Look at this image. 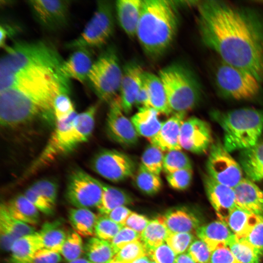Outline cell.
Listing matches in <instances>:
<instances>
[{
	"label": "cell",
	"mask_w": 263,
	"mask_h": 263,
	"mask_svg": "<svg viewBox=\"0 0 263 263\" xmlns=\"http://www.w3.org/2000/svg\"><path fill=\"white\" fill-rule=\"evenodd\" d=\"M197 7L202 42L222 61L263 82V17L253 9L225 1H200Z\"/></svg>",
	"instance_id": "6da1fadb"
},
{
	"label": "cell",
	"mask_w": 263,
	"mask_h": 263,
	"mask_svg": "<svg viewBox=\"0 0 263 263\" xmlns=\"http://www.w3.org/2000/svg\"><path fill=\"white\" fill-rule=\"evenodd\" d=\"M179 23V14L175 2L143 0L136 37L149 56L158 57L173 42Z\"/></svg>",
	"instance_id": "7a4b0ae2"
},
{
	"label": "cell",
	"mask_w": 263,
	"mask_h": 263,
	"mask_svg": "<svg viewBox=\"0 0 263 263\" xmlns=\"http://www.w3.org/2000/svg\"><path fill=\"white\" fill-rule=\"evenodd\" d=\"M96 111L97 105H94L81 113L75 112L68 118L56 121L54 131L46 146L29 168L25 175L35 172L87 141L94 130Z\"/></svg>",
	"instance_id": "3957f363"
},
{
	"label": "cell",
	"mask_w": 263,
	"mask_h": 263,
	"mask_svg": "<svg viewBox=\"0 0 263 263\" xmlns=\"http://www.w3.org/2000/svg\"><path fill=\"white\" fill-rule=\"evenodd\" d=\"M213 120L223 131V145L228 152L244 150L255 145L263 131V111L243 108L227 112L214 110Z\"/></svg>",
	"instance_id": "277c9868"
},
{
	"label": "cell",
	"mask_w": 263,
	"mask_h": 263,
	"mask_svg": "<svg viewBox=\"0 0 263 263\" xmlns=\"http://www.w3.org/2000/svg\"><path fill=\"white\" fill-rule=\"evenodd\" d=\"M0 61V75L37 68L61 69L64 60L47 41H19L6 46Z\"/></svg>",
	"instance_id": "5b68a950"
},
{
	"label": "cell",
	"mask_w": 263,
	"mask_h": 263,
	"mask_svg": "<svg viewBox=\"0 0 263 263\" xmlns=\"http://www.w3.org/2000/svg\"><path fill=\"white\" fill-rule=\"evenodd\" d=\"M161 79L172 113H183L193 109L201 97L199 83L191 71L179 64H172L161 69Z\"/></svg>",
	"instance_id": "8992f818"
},
{
	"label": "cell",
	"mask_w": 263,
	"mask_h": 263,
	"mask_svg": "<svg viewBox=\"0 0 263 263\" xmlns=\"http://www.w3.org/2000/svg\"><path fill=\"white\" fill-rule=\"evenodd\" d=\"M122 76L116 52L110 47L94 61L87 81L101 101L110 103L119 92Z\"/></svg>",
	"instance_id": "52a82bcc"
},
{
	"label": "cell",
	"mask_w": 263,
	"mask_h": 263,
	"mask_svg": "<svg viewBox=\"0 0 263 263\" xmlns=\"http://www.w3.org/2000/svg\"><path fill=\"white\" fill-rule=\"evenodd\" d=\"M214 79L219 92L233 99L250 100L260 92L261 83L255 76L222 60L215 70Z\"/></svg>",
	"instance_id": "ba28073f"
},
{
	"label": "cell",
	"mask_w": 263,
	"mask_h": 263,
	"mask_svg": "<svg viewBox=\"0 0 263 263\" xmlns=\"http://www.w3.org/2000/svg\"><path fill=\"white\" fill-rule=\"evenodd\" d=\"M114 28L112 4L107 0L98 1L94 13L81 34L65 45L66 48L91 49L105 44L113 34Z\"/></svg>",
	"instance_id": "9c48e42d"
},
{
	"label": "cell",
	"mask_w": 263,
	"mask_h": 263,
	"mask_svg": "<svg viewBox=\"0 0 263 263\" xmlns=\"http://www.w3.org/2000/svg\"><path fill=\"white\" fill-rule=\"evenodd\" d=\"M103 194L102 182L81 169L70 175L66 187L67 200L76 208L97 207Z\"/></svg>",
	"instance_id": "30bf717a"
},
{
	"label": "cell",
	"mask_w": 263,
	"mask_h": 263,
	"mask_svg": "<svg viewBox=\"0 0 263 263\" xmlns=\"http://www.w3.org/2000/svg\"><path fill=\"white\" fill-rule=\"evenodd\" d=\"M206 167L209 176L233 188L244 178L240 164L219 141L213 143L209 149Z\"/></svg>",
	"instance_id": "8fae6325"
},
{
	"label": "cell",
	"mask_w": 263,
	"mask_h": 263,
	"mask_svg": "<svg viewBox=\"0 0 263 263\" xmlns=\"http://www.w3.org/2000/svg\"><path fill=\"white\" fill-rule=\"evenodd\" d=\"M91 167L97 174L113 182L124 181L136 171L133 160L114 150H104L97 153L92 160Z\"/></svg>",
	"instance_id": "7c38bea8"
},
{
	"label": "cell",
	"mask_w": 263,
	"mask_h": 263,
	"mask_svg": "<svg viewBox=\"0 0 263 263\" xmlns=\"http://www.w3.org/2000/svg\"><path fill=\"white\" fill-rule=\"evenodd\" d=\"M27 3L35 19L44 29L55 31L66 25L70 1L34 0Z\"/></svg>",
	"instance_id": "4fadbf2b"
},
{
	"label": "cell",
	"mask_w": 263,
	"mask_h": 263,
	"mask_svg": "<svg viewBox=\"0 0 263 263\" xmlns=\"http://www.w3.org/2000/svg\"><path fill=\"white\" fill-rule=\"evenodd\" d=\"M123 110L119 95L110 103L107 116L106 127L110 137L125 146L137 143L139 134L131 120L127 118Z\"/></svg>",
	"instance_id": "5bb4252c"
},
{
	"label": "cell",
	"mask_w": 263,
	"mask_h": 263,
	"mask_svg": "<svg viewBox=\"0 0 263 263\" xmlns=\"http://www.w3.org/2000/svg\"><path fill=\"white\" fill-rule=\"evenodd\" d=\"M179 143L182 149L191 152L198 154L206 153L213 144L209 124L196 117L185 120L181 128Z\"/></svg>",
	"instance_id": "9a60e30c"
},
{
	"label": "cell",
	"mask_w": 263,
	"mask_h": 263,
	"mask_svg": "<svg viewBox=\"0 0 263 263\" xmlns=\"http://www.w3.org/2000/svg\"><path fill=\"white\" fill-rule=\"evenodd\" d=\"M207 197L219 220L225 223L232 210L236 207L234 188L223 185L207 174L204 177Z\"/></svg>",
	"instance_id": "2e32d148"
},
{
	"label": "cell",
	"mask_w": 263,
	"mask_h": 263,
	"mask_svg": "<svg viewBox=\"0 0 263 263\" xmlns=\"http://www.w3.org/2000/svg\"><path fill=\"white\" fill-rule=\"evenodd\" d=\"M144 72L135 62H129L122 69L119 95L125 114L129 113L135 104L137 94L143 82Z\"/></svg>",
	"instance_id": "e0dca14e"
},
{
	"label": "cell",
	"mask_w": 263,
	"mask_h": 263,
	"mask_svg": "<svg viewBox=\"0 0 263 263\" xmlns=\"http://www.w3.org/2000/svg\"><path fill=\"white\" fill-rule=\"evenodd\" d=\"M185 116L186 113H174L163 122L158 132L149 140L151 145L158 148L162 151L181 150L179 136Z\"/></svg>",
	"instance_id": "ac0fdd59"
},
{
	"label": "cell",
	"mask_w": 263,
	"mask_h": 263,
	"mask_svg": "<svg viewBox=\"0 0 263 263\" xmlns=\"http://www.w3.org/2000/svg\"><path fill=\"white\" fill-rule=\"evenodd\" d=\"M234 190L237 207L251 213L263 215V190L254 182L243 178Z\"/></svg>",
	"instance_id": "d6986e66"
},
{
	"label": "cell",
	"mask_w": 263,
	"mask_h": 263,
	"mask_svg": "<svg viewBox=\"0 0 263 263\" xmlns=\"http://www.w3.org/2000/svg\"><path fill=\"white\" fill-rule=\"evenodd\" d=\"M61 68L63 75L68 79H74L81 83L87 81L94 63L90 49L80 48L74 50Z\"/></svg>",
	"instance_id": "ffe728a7"
},
{
	"label": "cell",
	"mask_w": 263,
	"mask_h": 263,
	"mask_svg": "<svg viewBox=\"0 0 263 263\" xmlns=\"http://www.w3.org/2000/svg\"><path fill=\"white\" fill-rule=\"evenodd\" d=\"M196 233L211 251L228 246L235 239L227 225L219 220L200 226Z\"/></svg>",
	"instance_id": "44dd1931"
},
{
	"label": "cell",
	"mask_w": 263,
	"mask_h": 263,
	"mask_svg": "<svg viewBox=\"0 0 263 263\" xmlns=\"http://www.w3.org/2000/svg\"><path fill=\"white\" fill-rule=\"evenodd\" d=\"M143 0H119L115 11L120 27L130 37H136Z\"/></svg>",
	"instance_id": "7402d4cb"
},
{
	"label": "cell",
	"mask_w": 263,
	"mask_h": 263,
	"mask_svg": "<svg viewBox=\"0 0 263 263\" xmlns=\"http://www.w3.org/2000/svg\"><path fill=\"white\" fill-rule=\"evenodd\" d=\"M170 233L196 232L200 226L197 218L187 209L177 208L159 217Z\"/></svg>",
	"instance_id": "603a6c76"
},
{
	"label": "cell",
	"mask_w": 263,
	"mask_h": 263,
	"mask_svg": "<svg viewBox=\"0 0 263 263\" xmlns=\"http://www.w3.org/2000/svg\"><path fill=\"white\" fill-rule=\"evenodd\" d=\"M239 164L247 178L255 182L263 179V141L243 150Z\"/></svg>",
	"instance_id": "cb8c5ba5"
},
{
	"label": "cell",
	"mask_w": 263,
	"mask_h": 263,
	"mask_svg": "<svg viewBox=\"0 0 263 263\" xmlns=\"http://www.w3.org/2000/svg\"><path fill=\"white\" fill-rule=\"evenodd\" d=\"M143 82L148 92L150 107L156 110L160 114L168 116L172 113L164 87L159 76L145 71Z\"/></svg>",
	"instance_id": "d4e9b609"
},
{
	"label": "cell",
	"mask_w": 263,
	"mask_h": 263,
	"mask_svg": "<svg viewBox=\"0 0 263 263\" xmlns=\"http://www.w3.org/2000/svg\"><path fill=\"white\" fill-rule=\"evenodd\" d=\"M159 114L151 107L139 108L131 119L139 135L149 140L158 132L163 123L159 119Z\"/></svg>",
	"instance_id": "484cf974"
},
{
	"label": "cell",
	"mask_w": 263,
	"mask_h": 263,
	"mask_svg": "<svg viewBox=\"0 0 263 263\" xmlns=\"http://www.w3.org/2000/svg\"><path fill=\"white\" fill-rule=\"evenodd\" d=\"M261 216L236 206L229 214L225 224L237 240L244 239L260 221Z\"/></svg>",
	"instance_id": "4316f807"
},
{
	"label": "cell",
	"mask_w": 263,
	"mask_h": 263,
	"mask_svg": "<svg viewBox=\"0 0 263 263\" xmlns=\"http://www.w3.org/2000/svg\"><path fill=\"white\" fill-rule=\"evenodd\" d=\"M42 246L37 232L17 240L10 251L9 263H31L35 253Z\"/></svg>",
	"instance_id": "83f0119b"
},
{
	"label": "cell",
	"mask_w": 263,
	"mask_h": 263,
	"mask_svg": "<svg viewBox=\"0 0 263 263\" xmlns=\"http://www.w3.org/2000/svg\"><path fill=\"white\" fill-rule=\"evenodd\" d=\"M4 205L15 218L30 225L38 223L39 211L24 195H19Z\"/></svg>",
	"instance_id": "f1b7e54d"
},
{
	"label": "cell",
	"mask_w": 263,
	"mask_h": 263,
	"mask_svg": "<svg viewBox=\"0 0 263 263\" xmlns=\"http://www.w3.org/2000/svg\"><path fill=\"white\" fill-rule=\"evenodd\" d=\"M103 194L96 207L101 215H107L114 208L132 203V197L120 188L102 183Z\"/></svg>",
	"instance_id": "f546056e"
},
{
	"label": "cell",
	"mask_w": 263,
	"mask_h": 263,
	"mask_svg": "<svg viewBox=\"0 0 263 263\" xmlns=\"http://www.w3.org/2000/svg\"><path fill=\"white\" fill-rule=\"evenodd\" d=\"M37 233L42 248L58 252H60L67 236L62 228L61 223L58 220L45 223Z\"/></svg>",
	"instance_id": "4dcf8cb0"
},
{
	"label": "cell",
	"mask_w": 263,
	"mask_h": 263,
	"mask_svg": "<svg viewBox=\"0 0 263 263\" xmlns=\"http://www.w3.org/2000/svg\"><path fill=\"white\" fill-rule=\"evenodd\" d=\"M68 218L75 231L81 237H90L94 234L98 216L88 208H72Z\"/></svg>",
	"instance_id": "1f68e13d"
},
{
	"label": "cell",
	"mask_w": 263,
	"mask_h": 263,
	"mask_svg": "<svg viewBox=\"0 0 263 263\" xmlns=\"http://www.w3.org/2000/svg\"><path fill=\"white\" fill-rule=\"evenodd\" d=\"M84 250L88 260L93 263H106L116 254L110 242L97 237L89 239Z\"/></svg>",
	"instance_id": "d6a6232c"
},
{
	"label": "cell",
	"mask_w": 263,
	"mask_h": 263,
	"mask_svg": "<svg viewBox=\"0 0 263 263\" xmlns=\"http://www.w3.org/2000/svg\"><path fill=\"white\" fill-rule=\"evenodd\" d=\"M170 232L158 217L150 221L141 234V240L145 245L148 254L149 251L164 243Z\"/></svg>",
	"instance_id": "836d02e7"
},
{
	"label": "cell",
	"mask_w": 263,
	"mask_h": 263,
	"mask_svg": "<svg viewBox=\"0 0 263 263\" xmlns=\"http://www.w3.org/2000/svg\"><path fill=\"white\" fill-rule=\"evenodd\" d=\"M135 183L140 190L148 195L155 194L162 187L159 175L148 170L141 164L136 171Z\"/></svg>",
	"instance_id": "e575fe53"
},
{
	"label": "cell",
	"mask_w": 263,
	"mask_h": 263,
	"mask_svg": "<svg viewBox=\"0 0 263 263\" xmlns=\"http://www.w3.org/2000/svg\"><path fill=\"white\" fill-rule=\"evenodd\" d=\"M241 263H260L261 252L245 239H235L228 246Z\"/></svg>",
	"instance_id": "d590c367"
},
{
	"label": "cell",
	"mask_w": 263,
	"mask_h": 263,
	"mask_svg": "<svg viewBox=\"0 0 263 263\" xmlns=\"http://www.w3.org/2000/svg\"><path fill=\"white\" fill-rule=\"evenodd\" d=\"M0 225L9 230L18 238L36 232L33 226L11 216L7 211L4 204H1L0 207Z\"/></svg>",
	"instance_id": "8d00e7d4"
},
{
	"label": "cell",
	"mask_w": 263,
	"mask_h": 263,
	"mask_svg": "<svg viewBox=\"0 0 263 263\" xmlns=\"http://www.w3.org/2000/svg\"><path fill=\"white\" fill-rule=\"evenodd\" d=\"M183 169H192L188 155L181 150L167 152L164 155L163 170L167 174Z\"/></svg>",
	"instance_id": "74e56055"
},
{
	"label": "cell",
	"mask_w": 263,
	"mask_h": 263,
	"mask_svg": "<svg viewBox=\"0 0 263 263\" xmlns=\"http://www.w3.org/2000/svg\"><path fill=\"white\" fill-rule=\"evenodd\" d=\"M163 152L158 148L150 145L143 152L141 164L150 172L160 175L163 168Z\"/></svg>",
	"instance_id": "f35d334b"
},
{
	"label": "cell",
	"mask_w": 263,
	"mask_h": 263,
	"mask_svg": "<svg viewBox=\"0 0 263 263\" xmlns=\"http://www.w3.org/2000/svg\"><path fill=\"white\" fill-rule=\"evenodd\" d=\"M84 250L81 237L76 232L67 234L60 254L68 262L80 258Z\"/></svg>",
	"instance_id": "ab89813d"
},
{
	"label": "cell",
	"mask_w": 263,
	"mask_h": 263,
	"mask_svg": "<svg viewBox=\"0 0 263 263\" xmlns=\"http://www.w3.org/2000/svg\"><path fill=\"white\" fill-rule=\"evenodd\" d=\"M123 227V225L114 222L108 216L101 215L96 222L94 234L99 239L111 242Z\"/></svg>",
	"instance_id": "60d3db41"
},
{
	"label": "cell",
	"mask_w": 263,
	"mask_h": 263,
	"mask_svg": "<svg viewBox=\"0 0 263 263\" xmlns=\"http://www.w3.org/2000/svg\"><path fill=\"white\" fill-rule=\"evenodd\" d=\"M144 256H148V251L140 239L125 245L117 252L114 258L121 262L131 263Z\"/></svg>",
	"instance_id": "b9f144b4"
},
{
	"label": "cell",
	"mask_w": 263,
	"mask_h": 263,
	"mask_svg": "<svg viewBox=\"0 0 263 263\" xmlns=\"http://www.w3.org/2000/svg\"><path fill=\"white\" fill-rule=\"evenodd\" d=\"M69 94L60 93L55 98L54 112L56 122L68 118L75 112Z\"/></svg>",
	"instance_id": "7bdbcfd3"
},
{
	"label": "cell",
	"mask_w": 263,
	"mask_h": 263,
	"mask_svg": "<svg viewBox=\"0 0 263 263\" xmlns=\"http://www.w3.org/2000/svg\"><path fill=\"white\" fill-rule=\"evenodd\" d=\"M194 240L192 233H170L166 241L176 254H180L185 253Z\"/></svg>",
	"instance_id": "ee69618b"
},
{
	"label": "cell",
	"mask_w": 263,
	"mask_h": 263,
	"mask_svg": "<svg viewBox=\"0 0 263 263\" xmlns=\"http://www.w3.org/2000/svg\"><path fill=\"white\" fill-rule=\"evenodd\" d=\"M192 176V169H183L167 174L166 180L173 189L183 190L189 187Z\"/></svg>",
	"instance_id": "f6af8a7d"
},
{
	"label": "cell",
	"mask_w": 263,
	"mask_h": 263,
	"mask_svg": "<svg viewBox=\"0 0 263 263\" xmlns=\"http://www.w3.org/2000/svg\"><path fill=\"white\" fill-rule=\"evenodd\" d=\"M30 188L43 196L55 206L58 191V186L55 181L49 179L39 180L34 183Z\"/></svg>",
	"instance_id": "bcb514c9"
},
{
	"label": "cell",
	"mask_w": 263,
	"mask_h": 263,
	"mask_svg": "<svg viewBox=\"0 0 263 263\" xmlns=\"http://www.w3.org/2000/svg\"><path fill=\"white\" fill-rule=\"evenodd\" d=\"M188 253L196 263H209L212 251L200 239H195L188 249Z\"/></svg>",
	"instance_id": "7dc6e473"
},
{
	"label": "cell",
	"mask_w": 263,
	"mask_h": 263,
	"mask_svg": "<svg viewBox=\"0 0 263 263\" xmlns=\"http://www.w3.org/2000/svg\"><path fill=\"white\" fill-rule=\"evenodd\" d=\"M140 239H141L140 234L124 226L120 230L111 243L117 253L125 245Z\"/></svg>",
	"instance_id": "c3c4849f"
},
{
	"label": "cell",
	"mask_w": 263,
	"mask_h": 263,
	"mask_svg": "<svg viewBox=\"0 0 263 263\" xmlns=\"http://www.w3.org/2000/svg\"><path fill=\"white\" fill-rule=\"evenodd\" d=\"M176 254L168 244L164 243L149 251L148 256L156 263H175Z\"/></svg>",
	"instance_id": "681fc988"
},
{
	"label": "cell",
	"mask_w": 263,
	"mask_h": 263,
	"mask_svg": "<svg viewBox=\"0 0 263 263\" xmlns=\"http://www.w3.org/2000/svg\"><path fill=\"white\" fill-rule=\"evenodd\" d=\"M24 195L39 211L46 215H51L54 213V205L31 188H28Z\"/></svg>",
	"instance_id": "f907efd6"
},
{
	"label": "cell",
	"mask_w": 263,
	"mask_h": 263,
	"mask_svg": "<svg viewBox=\"0 0 263 263\" xmlns=\"http://www.w3.org/2000/svg\"><path fill=\"white\" fill-rule=\"evenodd\" d=\"M256 248L263 255V215L247 236L244 239Z\"/></svg>",
	"instance_id": "816d5d0a"
},
{
	"label": "cell",
	"mask_w": 263,
	"mask_h": 263,
	"mask_svg": "<svg viewBox=\"0 0 263 263\" xmlns=\"http://www.w3.org/2000/svg\"><path fill=\"white\" fill-rule=\"evenodd\" d=\"M61 260L59 252L46 248L38 249L33 257L31 263H59Z\"/></svg>",
	"instance_id": "f5cc1de1"
},
{
	"label": "cell",
	"mask_w": 263,
	"mask_h": 263,
	"mask_svg": "<svg viewBox=\"0 0 263 263\" xmlns=\"http://www.w3.org/2000/svg\"><path fill=\"white\" fill-rule=\"evenodd\" d=\"M209 263H241L233 255L228 246L212 251Z\"/></svg>",
	"instance_id": "db71d44e"
},
{
	"label": "cell",
	"mask_w": 263,
	"mask_h": 263,
	"mask_svg": "<svg viewBox=\"0 0 263 263\" xmlns=\"http://www.w3.org/2000/svg\"><path fill=\"white\" fill-rule=\"evenodd\" d=\"M150 221L145 216L132 212L124 226L129 227L141 235Z\"/></svg>",
	"instance_id": "11a10c76"
},
{
	"label": "cell",
	"mask_w": 263,
	"mask_h": 263,
	"mask_svg": "<svg viewBox=\"0 0 263 263\" xmlns=\"http://www.w3.org/2000/svg\"><path fill=\"white\" fill-rule=\"evenodd\" d=\"M132 212L127 207L120 206L114 208L106 216L114 222L124 226Z\"/></svg>",
	"instance_id": "9f6ffc18"
},
{
	"label": "cell",
	"mask_w": 263,
	"mask_h": 263,
	"mask_svg": "<svg viewBox=\"0 0 263 263\" xmlns=\"http://www.w3.org/2000/svg\"><path fill=\"white\" fill-rule=\"evenodd\" d=\"M134 105L138 108L150 107L149 94L144 82L137 94Z\"/></svg>",
	"instance_id": "6f0895ef"
},
{
	"label": "cell",
	"mask_w": 263,
	"mask_h": 263,
	"mask_svg": "<svg viewBox=\"0 0 263 263\" xmlns=\"http://www.w3.org/2000/svg\"><path fill=\"white\" fill-rule=\"evenodd\" d=\"M16 30L11 26L6 24H1L0 26V46L5 48L6 47V39L16 33Z\"/></svg>",
	"instance_id": "680465c9"
},
{
	"label": "cell",
	"mask_w": 263,
	"mask_h": 263,
	"mask_svg": "<svg viewBox=\"0 0 263 263\" xmlns=\"http://www.w3.org/2000/svg\"><path fill=\"white\" fill-rule=\"evenodd\" d=\"M175 263H196L188 253H183L176 257Z\"/></svg>",
	"instance_id": "91938a15"
},
{
	"label": "cell",
	"mask_w": 263,
	"mask_h": 263,
	"mask_svg": "<svg viewBox=\"0 0 263 263\" xmlns=\"http://www.w3.org/2000/svg\"><path fill=\"white\" fill-rule=\"evenodd\" d=\"M151 259L148 256L140 257L131 263H150Z\"/></svg>",
	"instance_id": "94428289"
},
{
	"label": "cell",
	"mask_w": 263,
	"mask_h": 263,
	"mask_svg": "<svg viewBox=\"0 0 263 263\" xmlns=\"http://www.w3.org/2000/svg\"><path fill=\"white\" fill-rule=\"evenodd\" d=\"M68 263H93L88 259L84 258H78L74 261L68 262Z\"/></svg>",
	"instance_id": "6125c7cd"
},
{
	"label": "cell",
	"mask_w": 263,
	"mask_h": 263,
	"mask_svg": "<svg viewBox=\"0 0 263 263\" xmlns=\"http://www.w3.org/2000/svg\"><path fill=\"white\" fill-rule=\"evenodd\" d=\"M106 263H127L123 262H121L117 260L115 258H113L112 259L107 262Z\"/></svg>",
	"instance_id": "be15d7a7"
},
{
	"label": "cell",
	"mask_w": 263,
	"mask_h": 263,
	"mask_svg": "<svg viewBox=\"0 0 263 263\" xmlns=\"http://www.w3.org/2000/svg\"><path fill=\"white\" fill-rule=\"evenodd\" d=\"M150 263H156L155 261L151 260Z\"/></svg>",
	"instance_id": "e7e4bbea"
},
{
	"label": "cell",
	"mask_w": 263,
	"mask_h": 263,
	"mask_svg": "<svg viewBox=\"0 0 263 263\" xmlns=\"http://www.w3.org/2000/svg\"><path fill=\"white\" fill-rule=\"evenodd\" d=\"M259 2H263V0H262V1H259Z\"/></svg>",
	"instance_id": "03108f58"
}]
</instances>
